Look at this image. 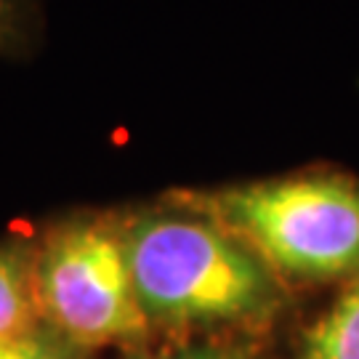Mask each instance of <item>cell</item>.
<instances>
[{"instance_id": "52a82bcc", "label": "cell", "mask_w": 359, "mask_h": 359, "mask_svg": "<svg viewBox=\"0 0 359 359\" xmlns=\"http://www.w3.org/2000/svg\"><path fill=\"white\" fill-rule=\"evenodd\" d=\"M67 338L53 330H32V333L0 344V359H77Z\"/></svg>"}, {"instance_id": "7a4b0ae2", "label": "cell", "mask_w": 359, "mask_h": 359, "mask_svg": "<svg viewBox=\"0 0 359 359\" xmlns=\"http://www.w3.org/2000/svg\"><path fill=\"white\" fill-rule=\"evenodd\" d=\"M179 200L231 231L280 280H359V179L346 170L306 168Z\"/></svg>"}, {"instance_id": "277c9868", "label": "cell", "mask_w": 359, "mask_h": 359, "mask_svg": "<svg viewBox=\"0 0 359 359\" xmlns=\"http://www.w3.org/2000/svg\"><path fill=\"white\" fill-rule=\"evenodd\" d=\"M32 256L19 245H0V344L38 330Z\"/></svg>"}, {"instance_id": "6da1fadb", "label": "cell", "mask_w": 359, "mask_h": 359, "mask_svg": "<svg viewBox=\"0 0 359 359\" xmlns=\"http://www.w3.org/2000/svg\"><path fill=\"white\" fill-rule=\"evenodd\" d=\"M120 226L149 325H264L283 306L280 277L197 208L179 200L130 213Z\"/></svg>"}, {"instance_id": "3957f363", "label": "cell", "mask_w": 359, "mask_h": 359, "mask_svg": "<svg viewBox=\"0 0 359 359\" xmlns=\"http://www.w3.org/2000/svg\"><path fill=\"white\" fill-rule=\"evenodd\" d=\"M35 295L51 330L75 346L136 344L149 320L133 290L120 218L72 216L32 256Z\"/></svg>"}, {"instance_id": "ba28073f", "label": "cell", "mask_w": 359, "mask_h": 359, "mask_svg": "<svg viewBox=\"0 0 359 359\" xmlns=\"http://www.w3.org/2000/svg\"><path fill=\"white\" fill-rule=\"evenodd\" d=\"M160 359H245V357L243 354H237V351H229V348L194 346V348L176 351V354H168V357H160Z\"/></svg>"}, {"instance_id": "5b68a950", "label": "cell", "mask_w": 359, "mask_h": 359, "mask_svg": "<svg viewBox=\"0 0 359 359\" xmlns=\"http://www.w3.org/2000/svg\"><path fill=\"white\" fill-rule=\"evenodd\" d=\"M304 359H359V280L348 283L311 327Z\"/></svg>"}, {"instance_id": "8992f818", "label": "cell", "mask_w": 359, "mask_h": 359, "mask_svg": "<svg viewBox=\"0 0 359 359\" xmlns=\"http://www.w3.org/2000/svg\"><path fill=\"white\" fill-rule=\"evenodd\" d=\"M43 35V0H0V59H32Z\"/></svg>"}]
</instances>
